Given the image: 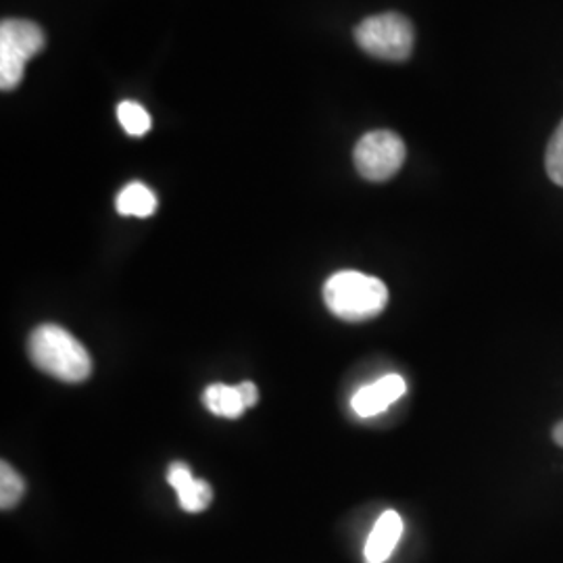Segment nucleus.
<instances>
[{"instance_id": "7ed1b4c3", "label": "nucleus", "mask_w": 563, "mask_h": 563, "mask_svg": "<svg viewBox=\"0 0 563 563\" xmlns=\"http://www.w3.org/2000/svg\"><path fill=\"white\" fill-rule=\"evenodd\" d=\"M355 41L376 59H409L413 51V25L401 13L372 15L357 25Z\"/></svg>"}, {"instance_id": "ddd939ff", "label": "nucleus", "mask_w": 563, "mask_h": 563, "mask_svg": "<svg viewBox=\"0 0 563 563\" xmlns=\"http://www.w3.org/2000/svg\"><path fill=\"white\" fill-rule=\"evenodd\" d=\"M544 165H547L549 178L563 188V121L558 125L553 139L549 142Z\"/></svg>"}, {"instance_id": "39448f33", "label": "nucleus", "mask_w": 563, "mask_h": 563, "mask_svg": "<svg viewBox=\"0 0 563 563\" xmlns=\"http://www.w3.org/2000/svg\"><path fill=\"white\" fill-rule=\"evenodd\" d=\"M405 142L388 130L367 132L355 146V167L365 180H390L405 163Z\"/></svg>"}, {"instance_id": "f03ea898", "label": "nucleus", "mask_w": 563, "mask_h": 563, "mask_svg": "<svg viewBox=\"0 0 563 563\" xmlns=\"http://www.w3.org/2000/svg\"><path fill=\"white\" fill-rule=\"evenodd\" d=\"M323 301L344 322H365L383 313L388 288L383 280L360 272H339L323 284Z\"/></svg>"}, {"instance_id": "6e6552de", "label": "nucleus", "mask_w": 563, "mask_h": 563, "mask_svg": "<svg viewBox=\"0 0 563 563\" xmlns=\"http://www.w3.org/2000/svg\"><path fill=\"white\" fill-rule=\"evenodd\" d=\"M402 520L397 511H384L378 518V522L374 523L363 558L365 563H384L395 551V547L401 541Z\"/></svg>"}, {"instance_id": "9b49d317", "label": "nucleus", "mask_w": 563, "mask_h": 563, "mask_svg": "<svg viewBox=\"0 0 563 563\" xmlns=\"http://www.w3.org/2000/svg\"><path fill=\"white\" fill-rule=\"evenodd\" d=\"M118 120L121 128L130 134V136H144L151 130V115L148 111L134 101L120 102L118 107Z\"/></svg>"}, {"instance_id": "f8f14e48", "label": "nucleus", "mask_w": 563, "mask_h": 563, "mask_svg": "<svg viewBox=\"0 0 563 563\" xmlns=\"http://www.w3.org/2000/svg\"><path fill=\"white\" fill-rule=\"evenodd\" d=\"M23 493H25L23 478L9 463L2 462L0 465V507L13 509L15 505L20 504Z\"/></svg>"}, {"instance_id": "423d86ee", "label": "nucleus", "mask_w": 563, "mask_h": 563, "mask_svg": "<svg viewBox=\"0 0 563 563\" xmlns=\"http://www.w3.org/2000/svg\"><path fill=\"white\" fill-rule=\"evenodd\" d=\"M405 390H407V384L401 376L388 374L378 383L367 384L360 388L351 399V407L360 418H374V416L386 411L393 402L399 401L405 395Z\"/></svg>"}, {"instance_id": "4468645a", "label": "nucleus", "mask_w": 563, "mask_h": 563, "mask_svg": "<svg viewBox=\"0 0 563 563\" xmlns=\"http://www.w3.org/2000/svg\"><path fill=\"white\" fill-rule=\"evenodd\" d=\"M236 390H239L242 402H244L246 407H253V405L257 402V399H260V390H257V386L253 383L239 384Z\"/></svg>"}, {"instance_id": "f257e3e1", "label": "nucleus", "mask_w": 563, "mask_h": 563, "mask_svg": "<svg viewBox=\"0 0 563 563\" xmlns=\"http://www.w3.org/2000/svg\"><path fill=\"white\" fill-rule=\"evenodd\" d=\"M27 349L34 365L60 383H84L92 372V360L84 344L55 323L36 328Z\"/></svg>"}, {"instance_id": "9d476101", "label": "nucleus", "mask_w": 563, "mask_h": 563, "mask_svg": "<svg viewBox=\"0 0 563 563\" xmlns=\"http://www.w3.org/2000/svg\"><path fill=\"white\" fill-rule=\"evenodd\" d=\"M202 402L211 413L230 418V420L241 418L242 411L246 409L236 386H225V384H211L202 395Z\"/></svg>"}, {"instance_id": "0eeeda50", "label": "nucleus", "mask_w": 563, "mask_h": 563, "mask_svg": "<svg viewBox=\"0 0 563 563\" xmlns=\"http://www.w3.org/2000/svg\"><path fill=\"white\" fill-rule=\"evenodd\" d=\"M167 483L172 484V488L178 493L184 511H190V514L202 511L213 499L211 486L205 481L195 478L186 463H172V467L167 472Z\"/></svg>"}, {"instance_id": "2eb2a0df", "label": "nucleus", "mask_w": 563, "mask_h": 563, "mask_svg": "<svg viewBox=\"0 0 563 563\" xmlns=\"http://www.w3.org/2000/svg\"><path fill=\"white\" fill-rule=\"evenodd\" d=\"M553 441L563 449V420L555 423V428H553Z\"/></svg>"}, {"instance_id": "1a4fd4ad", "label": "nucleus", "mask_w": 563, "mask_h": 563, "mask_svg": "<svg viewBox=\"0 0 563 563\" xmlns=\"http://www.w3.org/2000/svg\"><path fill=\"white\" fill-rule=\"evenodd\" d=\"M115 207H118L121 216L151 218L157 211V197L142 181H132L118 195Z\"/></svg>"}, {"instance_id": "20e7f679", "label": "nucleus", "mask_w": 563, "mask_h": 563, "mask_svg": "<svg viewBox=\"0 0 563 563\" xmlns=\"http://www.w3.org/2000/svg\"><path fill=\"white\" fill-rule=\"evenodd\" d=\"M41 25L25 20H4L0 25V88L20 86L25 63L44 48Z\"/></svg>"}]
</instances>
